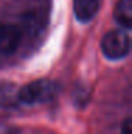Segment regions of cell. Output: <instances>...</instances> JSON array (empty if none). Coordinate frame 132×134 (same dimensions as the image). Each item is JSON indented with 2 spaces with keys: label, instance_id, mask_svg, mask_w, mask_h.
<instances>
[{
  "label": "cell",
  "instance_id": "cell-1",
  "mask_svg": "<svg viewBox=\"0 0 132 134\" xmlns=\"http://www.w3.org/2000/svg\"><path fill=\"white\" fill-rule=\"evenodd\" d=\"M57 93V83L47 80V79H40L18 88V101L23 104H30V106L43 104L55 98Z\"/></svg>",
  "mask_w": 132,
  "mask_h": 134
},
{
  "label": "cell",
  "instance_id": "cell-2",
  "mask_svg": "<svg viewBox=\"0 0 132 134\" xmlns=\"http://www.w3.org/2000/svg\"><path fill=\"white\" fill-rule=\"evenodd\" d=\"M101 50L109 60H121L128 56L131 50V40L125 31L111 30L105 33L101 41Z\"/></svg>",
  "mask_w": 132,
  "mask_h": 134
},
{
  "label": "cell",
  "instance_id": "cell-3",
  "mask_svg": "<svg viewBox=\"0 0 132 134\" xmlns=\"http://www.w3.org/2000/svg\"><path fill=\"white\" fill-rule=\"evenodd\" d=\"M48 0H30V7L26 12L24 24L31 31H37L47 23Z\"/></svg>",
  "mask_w": 132,
  "mask_h": 134
},
{
  "label": "cell",
  "instance_id": "cell-4",
  "mask_svg": "<svg viewBox=\"0 0 132 134\" xmlns=\"http://www.w3.org/2000/svg\"><path fill=\"white\" fill-rule=\"evenodd\" d=\"M21 40V30L14 24H0V54H11Z\"/></svg>",
  "mask_w": 132,
  "mask_h": 134
},
{
  "label": "cell",
  "instance_id": "cell-5",
  "mask_svg": "<svg viewBox=\"0 0 132 134\" xmlns=\"http://www.w3.org/2000/svg\"><path fill=\"white\" fill-rule=\"evenodd\" d=\"M101 0H73L74 14L78 21L88 23L98 13Z\"/></svg>",
  "mask_w": 132,
  "mask_h": 134
},
{
  "label": "cell",
  "instance_id": "cell-6",
  "mask_svg": "<svg viewBox=\"0 0 132 134\" xmlns=\"http://www.w3.org/2000/svg\"><path fill=\"white\" fill-rule=\"evenodd\" d=\"M20 103L18 101V87L10 81H0V107L11 108Z\"/></svg>",
  "mask_w": 132,
  "mask_h": 134
},
{
  "label": "cell",
  "instance_id": "cell-7",
  "mask_svg": "<svg viewBox=\"0 0 132 134\" xmlns=\"http://www.w3.org/2000/svg\"><path fill=\"white\" fill-rule=\"evenodd\" d=\"M114 19L122 27L129 29L132 24V0H118L114 9Z\"/></svg>",
  "mask_w": 132,
  "mask_h": 134
},
{
  "label": "cell",
  "instance_id": "cell-8",
  "mask_svg": "<svg viewBox=\"0 0 132 134\" xmlns=\"http://www.w3.org/2000/svg\"><path fill=\"white\" fill-rule=\"evenodd\" d=\"M121 133L122 134H132V120L129 117L125 119L124 124H122V127H121Z\"/></svg>",
  "mask_w": 132,
  "mask_h": 134
}]
</instances>
